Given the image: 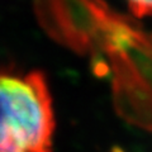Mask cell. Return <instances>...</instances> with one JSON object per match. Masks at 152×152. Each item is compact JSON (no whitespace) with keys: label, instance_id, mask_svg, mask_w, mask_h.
<instances>
[{"label":"cell","instance_id":"obj_1","mask_svg":"<svg viewBox=\"0 0 152 152\" xmlns=\"http://www.w3.org/2000/svg\"><path fill=\"white\" fill-rule=\"evenodd\" d=\"M53 100L46 75L0 71V152H52Z\"/></svg>","mask_w":152,"mask_h":152},{"label":"cell","instance_id":"obj_2","mask_svg":"<svg viewBox=\"0 0 152 152\" xmlns=\"http://www.w3.org/2000/svg\"><path fill=\"white\" fill-rule=\"evenodd\" d=\"M133 15L138 18L152 17V0H124Z\"/></svg>","mask_w":152,"mask_h":152}]
</instances>
